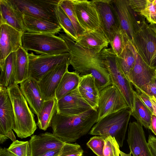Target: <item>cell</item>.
<instances>
[{"mask_svg":"<svg viewBox=\"0 0 156 156\" xmlns=\"http://www.w3.org/2000/svg\"><path fill=\"white\" fill-rule=\"evenodd\" d=\"M61 149L49 151L40 156H59Z\"/></svg>","mask_w":156,"mask_h":156,"instance_id":"43","label":"cell"},{"mask_svg":"<svg viewBox=\"0 0 156 156\" xmlns=\"http://www.w3.org/2000/svg\"><path fill=\"white\" fill-rule=\"evenodd\" d=\"M117 16L120 28L128 40L132 41L137 24L141 20L138 19L137 13L133 11L129 5L128 0H112Z\"/></svg>","mask_w":156,"mask_h":156,"instance_id":"11","label":"cell"},{"mask_svg":"<svg viewBox=\"0 0 156 156\" xmlns=\"http://www.w3.org/2000/svg\"><path fill=\"white\" fill-rule=\"evenodd\" d=\"M23 15L51 21L60 26L56 8L60 0H10Z\"/></svg>","mask_w":156,"mask_h":156,"instance_id":"7","label":"cell"},{"mask_svg":"<svg viewBox=\"0 0 156 156\" xmlns=\"http://www.w3.org/2000/svg\"><path fill=\"white\" fill-rule=\"evenodd\" d=\"M155 30V29H154ZM155 32H156V30H155Z\"/></svg>","mask_w":156,"mask_h":156,"instance_id":"54","label":"cell"},{"mask_svg":"<svg viewBox=\"0 0 156 156\" xmlns=\"http://www.w3.org/2000/svg\"><path fill=\"white\" fill-rule=\"evenodd\" d=\"M75 42L82 48L96 54L107 48L109 44L100 27L94 30L85 31L78 36Z\"/></svg>","mask_w":156,"mask_h":156,"instance_id":"20","label":"cell"},{"mask_svg":"<svg viewBox=\"0 0 156 156\" xmlns=\"http://www.w3.org/2000/svg\"><path fill=\"white\" fill-rule=\"evenodd\" d=\"M129 5L134 12L138 14L147 5L148 0H128Z\"/></svg>","mask_w":156,"mask_h":156,"instance_id":"39","label":"cell"},{"mask_svg":"<svg viewBox=\"0 0 156 156\" xmlns=\"http://www.w3.org/2000/svg\"><path fill=\"white\" fill-rule=\"evenodd\" d=\"M28 56L29 77L32 78L38 82L56 66L70 58L69 52L54 55H36L31 52L28 54Z\"/></svg>","mask_w":156,"mask_h":156,"instance_id":"9","label":"cell"},{"mask_svg":"<svg viewBox=\"0 0 156 156\" xmlns=\"http://www.w3.org/2000/svg\"><path fill=\"white\" fill-rule=\"evenodd\" d=\"M8 150L16 156H30L31 152L28 141L16 140L10 144Z\"/></svg>","mask_w":156,"mask_h":156,"instance_id":"34","label":"cell"},{"mask_svg":"<svg viewBox=\"0 0 156 156\" xmlns=\"http://www.w3.org/2000/svg\"><path fill=\"white\" fill-rule=\"evenodd\" d=\"M128 41L123 32L119 28L109 43L112 51L117 57H119L126 48Z\"/></svg>","mask_w":156,"mask_h":156,"instance_id":"33","label":"cell"},{"mask_svg":"<svg viewBox=\"0 0 156 156\" xmlns=\"http://www.w3.org/2000/svg\"><path fill=\"white\" fill-rule=\"evenodd\" d=\"M152 2L154 5L156 4V0H153Z\"/></svg>","mask_w":156,"mask_h":156,"instance_id":"51","label":"cell"},{"mask_svg":"<svg viewBox=\"0 0 156 156\" xmlns=\"http://www.w3.org/2000/svg\"><path fill=\"white\" fill-rule=\"evenodd\" d=\"M98 118V111L93 108L73 116L65 115L57 112L51 126L53 134L65 143H72L87 133Z\"/></svg>","mask_w":156,"mask_h":156,"instance_id":"1","label":"cell"},{"mask_svg":"<svg viewBox=\"0 0 156 156\" xmlns=\"http://www.w3.org/2000/svg\"><path fill=\"white\" fill-rule=\"evenodd\" d=\"M127 141L133 156H152L143 126L138 122L129 123Z\"/></svg>","mask_w":156,"mask_h":156,"instance_id":"17","label":"cell"},{"mask_svg":"<svg viewBox=\"0 0 156 156\" xmlns=\"http://www.w3.org/2000/svg\"><path fill=\"white\" fill-rule=\"evenodd\" d=\"M155 73H156V69H155Z\"/></svg>","mask_w":156,"mask_h":156,"instance_id":"53","label":"cell"},{"mask_svg":"<svg viewBox=\"0 0 156 156\" xmlns=\"http://www.w3.org/2000/svg\"><path fill=\"white\" fill-rule=\"evenodd\" d=\"M23 15L26 32L55 35L58 33L62 29L60 26L51 21Z\"/></svg>","mask_w":156,"mask_h":156,"instance_id":"24","label":"cell"},{"mask_svg":"<svg viewBox=\"0 0 156 156\" xmlns=\"http://www.w3.org/2000/svg\"><path fill=\"white\" fill-rule=\"evenodd\" d=\"M5 136H6L8 138L10 139L12 142L16 140V137L12 130L8 133Z\"/></svg>","mask_w":156,"mask_h":156,"instance_id":"47","label":"cell"},{"mask_svg":"<svg viewBox=\"0 0 156 156\" xmlns=\"http://www.w3.org/2000/svg\"><path fill=\"white\" fill-rule=\"evenodd\" d=\"M131 42L146 64L156 69V33L145 20L137 25Z\"/></svg>","mask_w":156,"mask_h":156,"instance_id":"5","label":"cell"},{"mask_svg":"<svg viewBox=\"0 0 156 156\" xmlns=\"http://www.w3.org/2000/svg\"><path fill=\"white\" fill-rule=\"evenodd\" d=\"M16 53L15 80L16 82L18 84L29 77L28 53L22 47Z\"/></svg>","mask_w":156,"mask_h":156,"instance_id":"29","label":"cell"},{"mask_svg":"<svg viewBox=\"0 0 156 156\" xmlns=\"http://www.w3.org/2000/svg\"><path fill=\"white\" fill-rule=\"evenodd\" d=\"M101 52L105 59L112 84L115 85L119 90L129 108L132 112L134 90L132 84L127 78L120 67L118 57L111 48L104 49Z\"/></svg>","mask_w":156,"mask_h":156,"instance_id":"6","label":"cell"},{"mask_svg":"<svg viewBox=\"0 0 156 156\" xmlns=\"http://www.w3.org/2000/svg\"><path fill=\"white\" fill-rule=\"evenodd\" d=\"M118 59L122 71L130 82L131 74L135 64V58L133 52L127 45L118 57Z\"/></svg>","mask_w":156,"mask_h":156,"instance_id":"30","label":"cell"},{"mask_svg":"<svg viewBox=\"0 0 156 156\" xmlns=\"http://www.w3.org/2000/svg\"><path fill=\"white\" fill-rule=\"evenodd\" d=\"M147 143L152 156H156V137L150 134Z\"/></svg>","mask_w":156,"mask_h":156,"instance_id":"42","label":"cell"},{"mask_svg":"<svg viewBox=\"0 0 156 156\" xmlns=\"http://www.w3.org/2000/svg\"><path fill=\"white\" fill-rule=\"evenodd\" d=\"M152 113L142 101L137 92H134L133 110L131 115L143 126L151 129Z\"/></svg>","mask_w":156,"mask_h":156,"instance_id":"26","label":"cell"},{"mask_svg":"<svg viewBox=\"0 0 156 156\" xmlns=\"http://www.w3.org/2000/svg\"><path fill=\"white\" fill-rule=\"evenodd\" d=\"M80 76L75 71L68 70L64 74L55 92V99L58 101L76 88L78 86Z\"/></svg>","mask_w":156,"mask_h":156,"instance_id":"25","label":"cell"},{"mask_svg":"<svg viewBox=\"0 0 156 156\" xmlns=\"http://www.w3.org/2000/svg\"><path fill=\"white\" fill-rule=\"evenodd\" d=\"M129 108L123 95L114 85L108 86L99 91L98 120L124 108Z\"/></svg>","mask_w":156,"mask_h":156,"instance_id":"8","label":"cell"},{"mask_svg":"<svg viewBox=\"0 0 156 156\" xmlns=\"http://www.w3.org/2000/svg\"><path fill=\"white\" fill-rule=\"evenodd\" d=\"M14 125L13 109L7 88L0 84V135H6Z\"/></svg>","mask_w":156,"mask_h":156,"instance_id":"19","label":"cell"},{"mask_svg":"<svg viewBox=\"0 0 156 156\" xmlns=\"http://www.w3.org/2000/svg\"><path fill=\"white\" fill-rule=\"evenodd\" d=\"M105 139L101 136H94L90 139L87 143V145L97 156H104Z\"/></svg>","mask_w":156,"mask_h":156,"instance_id":"37","label":"cell"},{"mask_svg":"<svg viewBox=\"0 0 156 156\" xmlns=\"http://www.w3.org/2000/svg\"><path fill=\"white\" fill-rule=\"evenodd\" d=\"M29 142L30 156H40L49 151L61 149L65 143L54 134L48 132L33 135Z\"/></svg>","mask_w":156,"mask_h":156,"instance_id":"18","label":"cell"},{"mask_svg":"<svg viewBox=\"0 0 156 156\" xmlns=\"http://www.w3.org/2000/svg\"><path fill=\"white\" fill-rule=\"evenodd\" d=\"M7 88L14 115L15 125L13 130L19 138L30 136L37 128L33 112L16 82Z\"/></svg>","mask_w":156,"mask_h":156,"instance_id":"2","label":"cell"},{"mask_svg":"<svg viewBox=\"0 0 156 156\" xmlns=\"http://www.w3.org/2000/svg\"><path fill=\"white\" fill-rule=\"evenodd\" d=\"M0 68L10 54L16 51L22 47V38L23 33L6 24L0 25Z\"/></svg>","mask_w":156,"mask_h":156,"instance_id":"13","label":"cell"},{"mask_svg":"<svg viewBox=\"0 0 156 156\" xmlns=\"http://www.w3.org/2000/svg\"><path fill=\"white\" fill-rule=\"evenodd\" d=\"M83 152L77 144L65 143L61 149L59 156H82Z\"/></svg>","mask_w":156,"mask_h":156,"instance_id":"36","label":"cell"},{"mask_svg":"<svg viewBox=\"0 0 156 156\" xmlns=\"http://www.w3.org/2000/svg\"><path fill=\"white\" fill-rule=\"evenodd\" d=\"M0 156H16L5 147L0 148Z\"/></svg>","mask_w":156,"mask_h":156,"instance_id":"45","label":"cell"},{"mask_svg":"<svg viewBox=\"0 0 156 156\" xmlns=\"http://www.w3.org/2000/svg\"><path fill=\"white\" fill-rule=\"evenodd\" d=\"M57 112L66 116L78 115L92 108L82 97L78 87L57 101Z\"/></svg>","mask_w":156,"mask_h":156,"instance_id":"16","label":"cell"},{"mask_svg":"<svg viewBox=\"0 0 156 156\" xmlns=\"http://www.w3.org/2000/svg\"><path fill=\"white\" fill-rule=\"evenodd\" d=\"M156 30V24L151 25Z\"/></svg>","mask_w":156,"mask_h":156,"instance_id":"50","label":"cell"},{"mask_svg":"<svg viewBox=\"0 0 156 156\" xmlns=\"http://www.w3.org/2000/svg\"><path fill=\"white\" fill-rule=\"evenodd\" d=\"M131 113L130 110L127 108L107 115L93 126L89 134L104 139L110 136L114 137L119 146L122 147Z\"/></svg>","mask_w":156,"mask_h":156,"instance_id":"3","label":"cell"},{"mask_svg":"<svg viewBox=\"0 0 156 156\" xmlns=\"http://www.w3.org/2000/svg\"><path fill=\"white\" fill-rule=\"evenodd\" d=\"M20 84V90L31 110L37 116L43 108L44 102L38 82L28 77Z\"/></svg>","mask_w":156,"mask_h":156,"instance_id":"21","label":"cell"},{"mask_svg":"<svg viewBox=\"0 0 156 156\" xmlns=\"http://www.w3.org/2000/svg\"><path fill=\"white\" fill-rule=\"evenodd\" d=\"M154 8L155 9V12H156V4L154 5Z\"/></svg>","mask_w":156,"mask_h":156,"instance_id":"52","label":"cell"},{"mask_svg":"<svg viewBox=\"0 0 156 156\" xmlns=\"http://www.w3.org/2000/svg\"><path fill=\"white\" fill-rule=\"evenodd\" d=\"M131 153L130 152L129 154H126L121 151H120V155L121 156H131Z\"/></svg>","mask_w":156,"mask_h":156,"instance_id":"49","label":"cell"},{"mask_svg":"<svg viewBox=\"0 0 156 156\" xmlns=\"http://www.w3.org/2000/svg\"><path fill=\"white\" fill-rule=\"evenodd\" d=\"M59 5L73 23L77 36L81 35L85 30L81 27L78 21L72 0H60Z\"/></svg>","mask_w":156,"mask_h":156,"instance_id":"32","label":"cell"},{"mask_svg":"<svg viewBox=\"0 0 156 156\" xmlns=\"http://www.w3.org/2000/svg\"><path fill=\"white\" fill-rule=\"evenodd\" d=\"M148 96H153L156 98V77L150 83L140 89H136Z\"/></svg>","mask_w":156,"mask_h":156,"instance_id":"40","label":"cell"},{"mask_svg":"<svg viewBox=\"0 0 156 156\" xmlns=\"http://www.w3.org/2000/svg\"><path fill=\"white\" fill-rule=\"evenodd\" d=\"M78 88L83 99L92 108L98 111L99 90L93 76L91 74L80 76Z\"/></svg>","mask_w":156,"mask_h":156,"instance_id":"23","label":"cell"},{"mask_svg":"<svg viewBox=\"0 0 156 156\" xmlns=\"http://www.w3.org/2000/svg\"><path fill=\"white\" fill-rule=\"evenodd\" d=\"M22 47L41 55H54L69 52L65 41L59 36L50 34H23Z\"/></svg>","mask_w":156,"mask_h":156,"instance_id":"4","label":"cell"},{"mask_svg":"<svg viewBox=\"0 0 156 156\" xmlns=\"http://www.w3.org/2000/svg\"><path fill=\"white\" fill-rule=\"evenodd\" d=\"M8 138L5 136L0 135V143L3 144L8 139Z\"/></svg>","mask_w":156,"mask_h":156,"instance_id":"48","label":"cell"},{"mask_svg":"<svg viewBox=\"0 0 156 156\" xmlns=\"http://www.w3.org/2000/svg\"><path fill=\"white\" fill-rule=\"evenodd\" d=\"M151 124L150 130L156 136V116L154 114L152 115Z\"/></svg>","mask_w":156,"mask_h":156,"instance_id":"44","label":"cell"},{"mask_svg":"<svg viewBox=\"0 0 156 156\" xmlns=\"http://www.w3.org/2000/svg\"><path fill=\"white\" fill-rule=\"evenodd\" d=\"M119 146L114 137L109 136L105 139L104 156H119Z\"/></svg>","mask_w":156,"mask_h":156,"instance_id":"35","label":"cell"},{"mask_svg":"<svg viewBox=\"0 0 156 156\" xmlns=\"http://www.w3.org/2000/svg\"><path fill=\"white\" fill-rule=\"evenodd\" d=\"M16 52L10 54L0 68V84L7 88L16 82Z\"/></svg>","mask_w":156,"mask_h":156,"instance_id":"27","label":"cell"},{"mask_svg":"<svg viewBox=\"0 0 156 156\" xmlns=\"http://www.w3.org/2000/svg\"><path fill=\"white\" fill-rule=\"evenodd\" d=\"M153 0H148L144 8L139 13L141 16L145 18L151 25L156 24V12Z\"/></svg>","mask_w":156,"mask_h":156,"instance_id":"38","label":"cell"},{"mask_svg":"<svg viewBox=\"0 0 156 156\" xmlns=\"http://www.w3.org/2000/svg\"><path fill=\"white\" fill-rule=\"evenodd\" d=\"M78 21L85 31L100 28V20L97 10L92 1L72 0Z\"/></svg>","mask_w":156,"mask_h":156,"instance_id":"14","label":"cell"},{"mask_svg":"<svg viewBox=\"0 0 156 156\" xmlns=\"http://www.w3.org/2000/svg\"><path fill=\"white\" fill-rule=\"evenodd\" d=\"M0 24H5L23 33L26 32L23 15L10 0H0Z\"/></svg>","mask_w":156,"mask_h":156,"instance_id":"22","label":"cell"},{"mask_svg":"<svg viewBox=\"0 0 156 156\" xmlns=\"http://www.w3.org/2000/svg\"><path fill=\"white\" fill-rule=\"evenodd\" d=\"M92 1L98 14L100 27L110 43L120 28L112 0H93Z\"/></svg>","mask_w":156,"mask_h":156,"instance_id":"10","label":"cell"},{"mask_svg":"<svg viewBox=\"0 0 156 156\" xmlns=\"http://www.w3.org/2000/svg\"><path fill=\"white\" fill-rule=\"evenodd\" d=\"M137 92L140 99L146 105L153 114V110L152 103L149 96L144 92L140 90L136 89Z\"/></svg>","mask_w":156,"mask_h":156,"instance_id":"41","label":"cell"},{"mask_svg":"<svg viewBox=\"0 0 156 156\" xmlns=\"http://www.w3.org/2000/svg\"><path fill=\"white\" fill-rule=\"evenodd\" d=\"M70 58L58 64L44 75L38 82L44 101L55 99V92L64 73L68 70Z\"/></svg>","mask_w":156,"mask_h":156,"instance_id":"12","label":"cell"},{"mask_svg":"<svg viewBox=\"0 0 156 156\" xmlns=\"http://www.w3.org/2000/svg\"><path fill=\"white\" fill-rule=\"evenodd\" d=\"M127 45L132 51L135 58L130 82L136 89H140L151 82L156 77L155 70L150 67L142 59L131 41L128 40Z\"/></svg>","mask_w":156,"mask_h":156,"instance_id":"15","label":"cell"},{"mask_svg":"<svg viewBox=\"0 0 156 156\" xmlns=\"http://www.w3.org/2000/svg\"><path fill=\"white\" fill-rule=\"evenodd\" d=\"M56 13L62 29L66 34L75 42L78 36L75 27L70 19L59 4L56 8Z\"/></svg>","mask_w":156,"mask_h":156,"instance_id":"31","label":"cell"},{"mask_svg":"<svg viewBox=\"0 0 156 156\" xmlns=\"http://www.w3.org/2000/svg\"><path fill=\"white\" fill-rule=\"evenodd\" d=\"M148 96L152 105L153 110V114H154L156 116V98L153 96Z\"/></svg>","mask_w":156,"mask_h":156,"instance_id":"46","label":"cell"},{"mask_svg":"<svg viewBox=\"0 0 156 156\" xmlns=\"http://www.w3.org/2000/svg\"><path fill=\"white\" fill-rule=\"evenodd\" d=\"M57 111V101L55 99L45 101L42 109L37 116V126L40 129L46 130L51 126L53 118Z\"/></svg>","mask_w":156,"mask_h":156,"instance_id":"28","label":"cell"}]
</instances>
